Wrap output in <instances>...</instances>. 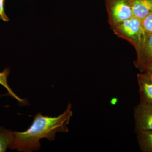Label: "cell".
<instances>
[{
	"instance_id": "14",
	"label": "cell",
	"mask_w": 152,
	"mask_h": 152,
	"mask_svg": "<svg viewBox=\"0 0 152 152\" xmlns=\"http://www.w3.org/2000/svg\"><path fill=\"white\" fill-rule=\"evenodd\" d=\"M10 95H9L8 93L7 94H4L0 95V98L1 97L5 96H10Z\"/></svg>"
},
{
	"instance_id": "4",
	"label": "cell",
	"mask_w": 152,
	"mask_h": 152,
	"mask_svg": "<svg viewBox=\"0 0 152 152\" xmlns=\"http://www.w3.org/2000/svg\"><path fill=\"white\" fill-rule=\"evenodd\" d=\"M136 133L152 131V106L140 102L134 111Z\"/></svg>"
},
{
	"instance_id": "13",
	"label": "cell",
	"mask_w": 152,
	"mask_h": 152,
	"mask_svg": "<svg viewBox=\"0 0 152 152\" xmlns=\"http://www.w3.org/2000/svg\"><path fill=\"white\" fill-rule=\"evenodd\" d=\"M145 72L152 75V63L147 68Z\"/></svg>"
},
{
	"instance_id": "12",
	"label": "cell",
	"mask_w": 152,
	"mask_h": 152,
	"mask_svg": "<svg viewBox=\"0 0 152 152\" xmlns=\"http://www.w3.org/2000/svg\"><path fill=\"white\" fill-rule=\"evenodd\" d=\"M4 1L5 0H0V19L4 22H8L10 20L5 12Z\"/></svg>"
},
{
	"instance_id": "9",
	"label": "cell",
	"mask_w": 152,
	"mask_h": 152,
	"mask_svg": "<svg viewBox=\"0 0 152 152\" xmlns=\"http://www.w3.org/2000/svg\"><path fill=\"white\" fill-rule=\"evenodd\" d=\"M14 132L0 127V152H4L12 142Z\"/></svg>"
},
{
	"instance_id": "6",
	"label": "cell",
	"mask_w": 152,
	"mask_h": 152,
	"mask_svg": "<svg viewBox=\"0 0 152 152\" xmlns=\"http://www.w3.org/2000/svg\"><path fill=\"white\" fill-rule=\"evenodd\" d=\"M140 102L152 106V80L145 72L137 74Z\"/></svg>"
},
{
	"instance_id": "11",
	"label": "cell",
	"mask_w": 152,
	"mask_h": 152,
	"mask_svg": "<svg viewBox=\"0 0 152 152\" xmlns=\"http://www.w3.org/2000/svg\"><path fill=\"white\" fill-rule=\"evenodd\" d=\"M142 25L148 34H152V12L141 20Z\"/></svg>"
},
{
	"instance_id": "1",
	"label": "cell",
	"mask_w": 152,
	"mask_h": 152,
	"mask_svg": "<svg viewBox=\"0 0 152 152\" xmlns=\"http://www.w3.org/2000/svg\"><path fill=\"white\" fill-rule=\"evenodd\" d=\"M72 106L68 104L64 113L58 117L43 116L39 113L34 116L30 127L23 132H14V137L9 148L19 152H31L40 148V140H54L57 133L69 132L67 126L73 115Z\"/></svg>"
},
{
	"instance_id": "10",
	"label": "cell",
	"mask_w": 152,
	"mask_h": 152,
	"mask_svg": "<svg viewBox=\"0 0 152 152\" xmlns=\"http://www.w3.org/2000/svg\"><path fill=\"white\" fill-rule=\"evenodd\" d=\"M10 73V70L9 69H5L2 72H0V85L5 88L10 96L16 99L20 104H26L24 100L17 96L8 84L7 78Z\"/></svg>"
},
{
	"instance_id": "2",
	"label": "cell",
	"mask_w": 152,
	"mask_h": 152,
	"mask_svg": "<svg viewBox=\"0 0 152 152\" xmlns=\"http://www.w3.org/2000/svg\"><path fill=\"white\" fill-rule=\"evenodd\" d=\"M112 29L115 35L130 43L136 52L140 48L147 35L141 21L134 17L118 24Z\"/></svg>"
},
{
	"instance_id": "5",
	"label": "cell",
	"mask_w": 152,
	"mask_h": 152,
	"mask_svg": "<svg viewBox=\"0 0 152 152\" xmlns=\"http://www.w3.org/2000/svg\"><path fill=\"white\" fill-rule=\"evenodd\" d=\"M137 53L134 64L137 69L143 72L152 63V34H147L145 40Z\"/></svg>"
},
{
	"instance_id": "7",
	"label": "cell",
	"mask_w": 152,
	"mask_h": 152,
	"mask_svg": "<svg viewBox=\"0 0 152 152\" xmlns=\"http://www.w3.org/2000/svg\"><path fill=\"white\" fill-rule=\"evenodd\" d=\"M134 17L141 20L152 12V0H130Z\"/></svg>"
},
{
	"instance_id": "15",
	"label": "cell",
	"mask_w": 152,
	"mask_h": 152,
	"mask_svg": "<svg viewBox=\"0 0 152 152\" xmlns=\"http://www.w3.org/2000/svg\"><path fill=\"white\" fill-rule=\"evenodd\" d=\"M147 74H148V75L149 76V77H150V78H151V80H152V75H150V74H148V73H147Z\"/></svg>"
},
{
	"instance_id": "8",
	"label": "cell",
	"mask_w": 152,
	"mask_h": 152,
	"mask_svg": "<svg viewBox=\"0 0 152 152\" xmlns=\"http://www.w3.org/2000/svg\"><path fill=\"white\" fill-rule=\"evenodd\" d=\"M136 134L142 151L152 152V131H142Z\"/></svg>"
},
{
	"instance_id": "3",
	"label": "cell",
	"mask_w": 152,
	"mask_h": 152,
	"mask_svg": "<svg viewBox=\"0 0 152 152\" xmlns=\"http://www.w3.org/2000/svg\"><path fill=\"white\" fill-rule=\"evenodd\" d=\"M110 27L134 17L130 0H104Z\"/></svg>"
}]
</instances>
